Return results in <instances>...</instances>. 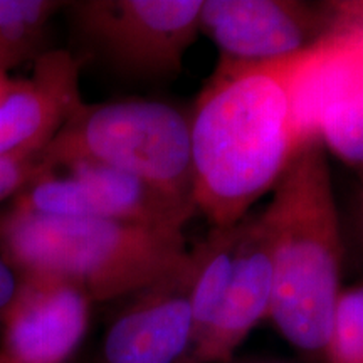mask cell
<instances>
[{"label": "cell", "mask_w": 363, "mask_h": 363, "mask_svg": "<svg viewBox=\"0 0 363 363\" xmlns=\"http://www.w3.org/2000/svg\"><path fill=\"white\" fill-rule=\"evenodd\" d=\"M0 252L19 272H48L103 303L142 291L187 257L184 233L130 222L0 214Z\"/></svg>", "instance_id": "3"}, {"label": "cell", "mask_w": 363, "mask_h": 363, "mask_svg": "<svg viewBox=\"0 0 363 363\" xmlns=\"http://www.w3.org/2000/svg\"><path fill=\"white\" fill-rule=\"evenodd\" d=\"M291 108L299 147L316 140L363 170V24L335 22L298 54Z\"/></svg>", "instance_id": "6"}, {"label": "cell", "mask_w": 363, "mask_h": 363, "mask_svg": "<svg viewBox=\"0 0 363 363\" xmlns=\"http://www.w3.org/2000/svg\"><path fill=\"white\" fill-rule=\"evenodd\" d=\"M21 272L9 262L0 252V316L11 305L13 294L19 288Z\"/></svg>", "instance_id": "16"}, {"label": "cell", "mask_w": 363, "mask_h": 363, "mask_svg": "<svg viewBox=\"0 0 363 363\" xmlns=\"http://www.w3.org/2000/svg\"><path fill=\"white\" fill-rule=\"evenodd\" d=\"M272 266L269 240L259 214H247L235 254L233 278L214 318L189 345L179 363H225L249 333L269 318Z\"/></svg>", "instance_id": "12"}, {"label": "cell", "mask_w": 363, "mask_h": 363, "mask_svg": "<svg viewBox=\"0 0 363 363\" xmlns=\"http://www.w3.org/2000/svg\"><path fill=\"white\" fill-rule=\"evenodd\" d=\"M272 266L269 320L286 342L323 363L342 294L343 242L325 147L301 145L259 212Z\"/></svg>", "instance_id": "2"}, {"label": "cell", "mask_w": 363, "mask_h": 363, "mask_svg": "<svg viewBox=\"0 0 363 363\" xmlns=\"http://www.w3.org/2000/svg\"><path fill=\"white\" fill-rule=\"evenodd\" d=\"M83 61L66 49H48L27 79L0 74V158L38 155L84 101Z\"/></svg>", "instance_id": "10"}, {"label": "cell", "mask_w": 363, "mask_h": 363, "mask_svg": "<svg viewBox=\"0 0 363 363\" xmlns=\"http://www.w3.org/2000/svg\"><path fill=\"white\" fill-rule=\"evenodd\" d=\"M40 160L45 172L67 162L103 163L194 206L190 116L165 101L83 103Z\"/></svg>", "instance_id": "4"}, {"label": "cell", "mask_w": 363, "mask_h": 363, "mask_svg": "<svg viewBox=\"0 0 363 363\" xmlns=\"http://www.w3.org/2000/svg\"><path fill=\"white\" fill-rule=\"evenodd\" d=\"M323 363H363V284L342 289Z\"/></svg>", "instance_id": "14"}, {"label": "cell", "mask_w": 363, "mask_h": 363, "mask_svg": "<svg viewBox=\"0 0 363 363\" xmlns=\"http://www.w3.org/2000/svg\"><path fill=\"white\" fill-rule=\"evenodd\" d=\"M203 0H81L67 2L88 57L133 79L180 74L199 38Z\"/></svg>", "instance_id": "5"}, {"label": "cell", "mask_w": 363, "mask_h": 363, "mask_svg": "<svg viewBox=\"0 0 363 363\" xmlns=\"http://www.w3.org/2000/svg\"><path fill=\"white\" fill-rule=\"evenodd\" d=\"M192 259L187 254L123 308L103 340V363H179L192 337Z\"/></svg>", "instance_id": "11"}, {"label": "cell", "mask_w": 363, "mask_h": 363, "mask_svg": "<svg viewBox=\"0 0 363 363\" xmlns=\"http://www.w3.org/2000/svg\"><path fill=\"white\" fill-rule=\"evenodd\" d=\"M331 22L345 24H363V0L353 2H326Z\"/></svg>", "instance_id": "17"}, {"label": "cell", "mask_w": 363, "mask_h": 363, "mask_svg": "<svg viewBox=\"0 0 363 363\" xmlns=\"http://www.w3.org/2000/svg\"><path fill=\"white\" fill-rule=\"evenodd\" d=\"M12 207L48 216L88 217L163 229H184L194 206L103 163L67 162L22 190Z\"/></svg>", "instance_id": "7"}, {"label": "cell", "mask_w": 363, "mask_h": 363, "mask_svg": "<svg viewBox=\"0 0 363 363\" xmlns=\"http://www.w3.org/2000/svg\"><path fill=\"white\" fill-rule=\"evenodd\" d=\"M298 54L264 62L219 59L195 99L192 201L212 227L239 224L299 150L291 108Z\"/></svg>", "instance_id": "1"}, {"label": "cell", "mask_w": 363, "mask_h": 363, "mask_svg": "<svg viewBox=\"0 0 363 363\" xmlns=\"http://www.w3.org/2000/svg\"><path fill=\"white\" fill-rule=\"evenodd\" d=\"M65 6L52 0H0V74L48 51L49 21Z\"/></svg>", "instance_id": "13"}, {"label": "cell", "mask_w": 363, "mask_h": 363, "mask_svg": "<svg viewBox=\"0 0 363 363\" xmlns=\"http://www.w3.org/2000/svg\"><path fill=\"white\" fill-rule=\"evenodd\" d=\"M0 363H9V362H7V358H6V357H4V355H2V353H0Z\"/></svg>", "instance_id": "18"}, {"label": "cell", "mask_w": 363, "mask_h": 363, "mask_svg": "<svg viewBox=\"0 0 363 363\" xmlns=\"http://www.w3.org/2000/svg\"><path fill=\"white\" fill-rule=\"evenodd\" d=\"M45 174V169L38 155L2 157L0 158V202L16 199L22 190Z\"/></svg>", "instance_id": "15"}, {"label": "cell", "mask_w": 363, "mask_h": 363, "mask_svg": "<svg viewBox=\"0 0 363 363\" xmlns=\"http://www.w3.org/2000/svg\"><path fill=\"white\" fill-rule=\"evenodd\" d=\"M333 26L328 7L296 0H206L199 33L220 51V61L264 62L298 54Z\"/></svg>", "instance_id": "8"}, {"label": "cell", "mask_w": 363, "mask_h": 363, "mask_svg": "<svg viewBox=\"0 0 363 363\" xmlns=\"http://www.w3.org/2000/svg\"><path fill=\"white\" fill-rule=\"evenodd\" d=\"M91 301L79 286L48 272H21L0 316L9 363H69L88 333Z\"/></svg>", "instance_id": "9"}]
</instances>
